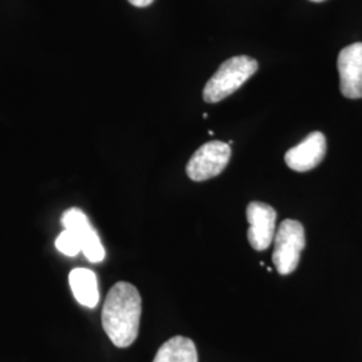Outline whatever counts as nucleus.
I'll return each instance as SVG.
<instances>
[{
  "instance_id": "nucleus-6",
  "label": "nucleus",
  "mask_w": 362,
  "mask_h": 362,
  "mask_svg": "<svg viewBox=\"0 0 362 362\" xmlns=\"http://www.w3.org/2000/svg\"><path fill=\"white\" fill-rule=\"evenodd\" d=\"M341 93L350 100L362 98V43L341 50L337 61Z\"/></svg>"
},
{
  "instance_id": "nucleus-13",
  "label": "nucleus",
  "mask_w": 362,
  "mask_h": 362,
  "mask_svg": "<svg viewBox=\"0 0 362 362\" xmlns=\"http://www.w3.org/2000/svg\"><path fill=\"white\" fill-rule=\"evenodd\" d=\"M311 1H315V3H320V1H325V0H311Z\"/></svg>"
},
{
  "instance_id": "nucleus-10",
  "label": "nucleus",
  "mask_w": 362,
  "mask_h": 362,
  "mask_svg": "<svg viewBox=\"0 0 362 362\" xmlns=\"http://www.w3.org/2000/svg\"><path fill=\"white\" fill-rule=\"evenodd\" d=\"M153 362H197L194 341L185 337H173L157 351Z\"/></svg>"
},
{
  "instance_id": "nucleus-7",
  "label": "nucleus",
  "mask_w": 362,
  "mask_h": 362,
  "mask_svg": "<svg viewBox=\"0 0 362 362\" xmlns=\"http://www.w3.org/2000/svg\"><path fill=\"white\" fill-rule=\"evenodd\" d=\"M247 220L250 230L247 233L248 242L257 251H264L272 245L275 238V209L259 202H252L247 206Z\"/></svg>"
},
{
  "instance_id": "nucleus-2",
  "label": "nucleus",
  "mask_w": 362,
  "mask_h": 362,
  "mask_svg": "<svg viewBox=\"0 0 362 362\" xmlns=\"http://www.w3.org/2000/svg\"><path fill=\"white\" fill-rule=\"evenodd\" d=\"M258 62L248 57L239 55L221 64L219 70L206 83L203 98L206 103L216 104L240 89L258 70Z\"/></svg>"
},
{
  "instance_id": "nucleus-9",
  "label": "nucleus",
  "mask_w": 362,
  "mask_h": 362,
  "mask_svg": "<svg viewBox=\"0 0 362 362\" xmlns=\"http://www.w3.org/2000/svg\"><path fill=\"white\" fill-rule=\"evenodd\" d=\"M70 287L78 302L86 308H95L100 300L95 274L89 269H74L69 275Z\"/></svg>"
},
{
  "instance_id": "nucleus-1",
  "label": "nucleus",
  "mask_w": 362,
  "mask_h": 362,
  "mask_svg": "<svg viewBox=\"0 0 362 362\" xmlns=\"http://www.w3.org/2000/svg\"><path fill=\"white\" fill-rule=\"evenodd\" d=\"M141 309V296L128 282H118L107 293L103 308V326L117 348H128L136 341Z\"/></svg>"
},
{
  "instance_id": "nucleus-11",
  "label": "nucleus",
  "mask_w": 362,
  "mask_h": 362,
  "mask_svg": "<svg viewBox=\"0 0 362 362\" xmlns=\"http://www.w3.org/2000/svg\"><path fill=\"white\" fill-rule=\"evenodd\" d=\"M55 247L58 248L59 252L65 254L67 257H76L82 251L81 242H79L77 235H74L69 230H65L64 233L58 235V238L55 240Z\"/></svg>"
},
{
  "instance_id": "nucleus-4",
  "label": "nucleus",
  "mask_w": 362,
  "mask_h": 362,
  "mask_svg": "<svg viewBox=\"0 0 362 362\" xmlns=\"http://www.w3.org/2000/svg\"><path fill=\"white\" fill-rule=\"evenodd\" d=\"M231 146L221 141H209L200 146L187 165V175L191 180L204 181L219 176L228 165Z\"/></svg>"
},
{
  "instance_id": "nucleus-8",
  "label": "nucleus",
  "mask_w": 362,
  "mask_h": 362,
  "mask_svg": "<svg viewBox=\"0 0 362 362\" xmlns=\"http://www.w3.org/2000/svg\"><path fill=\"white\" fill-rule=\"evenodd\" d=\"M326 155V137L321 132H313L297 146L287 151V167L296 172H308L318 167Z\"/></svg>"
},
{
  "instance_id": "nucleus-12",
  "label": "nucleus",
  "mask_w": 362,
  "mask_h": 362,
  "mask_svg": "<svg viewBox=\"0 0 362 362\" xmlns=\"http://www.w3.org/2000/svg\"><path fill=\"white\" fill-rule=\"evenodd\" d=\"M130 4H133L134 7H140V8H143V7H148V6H151L155 0H128Z\"/></svg>"
},
{
  "instance_id": "nucleus-5",
  "label": "nucleus",
  "mask_w": 362,
  "mask_h": 362,
  "mask_svg": "<svg viewBox=\"0 0 362 362\" xmlns=\"http://www.w3.org/2000/svg\"><path fill=\"white\" fill-rule=\"evenodd\" d=\"M62 224L65 230L77 235L82 252L91 263H100L105 258V248L97 231L91 227L88 216L78 208L67 209L62 216Z\"/></svg>"
},
{
  "instance_id": "nucleus-3",
  "label": "nucleus",
  "mask_w": 362,
  "mask_h": 362,
  "mask_svg": "<svg viewBox=\"0 0 362 362\" xmlns=\"http://www.w3.org/2000/svg\"><path fill=\"white\" fill-rule=\"evenodd\" d=\"M274 240L272 262L278 272L281 275H288L296 272L306 243L303 226L297 220H285L281 223Z\"/></svg>"
}]
</instances>
